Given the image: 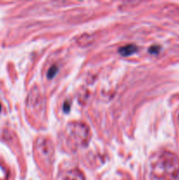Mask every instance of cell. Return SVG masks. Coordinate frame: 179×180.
Wrapping results in <instances>:
<instances>
[{"label": "cell", "instance_id": "7a4b0ae2", "mask_svg": "<svg viewBox=\"0 0 179 180\" xmlns=\"http://www.w3.org/2000/svg\"><path fill=\"white\" fill-rule=\"evenodd\" d=\"M65 137L70 149L77 150L89 142L90 138L89 127L82 122H71L66 127Z\"/></svg>", "mask_w": 179, "mask_h": 180}, {"label": "cell", "instance_id": "9c48e42d", "mask_svg": "<svg viewBox=\"0 0 179 180\" xmlns=\"http://www.w3.org/2000/svg\"><path fill=\"white\" fill-rule=\"evenodd\" d=\"M0 111H1V104H0Z\"/></svg>", "mask_w": 179, "mask_h": 180}, {"label": "cell", "instance_id": "ba28073f", "mask_svg": "<svg viewBox=\"0 0 179 180\" xmlns=\"http://www.w3.org/2000/svg\"><path fill=\"white\" fill-rule=\"evenodd\" d=\"M149 51H150L151 53H155V52H158V51H159V48H158V47H152V48H150Z\"/></svg>", "mask_w": 179, "mask_h": 180}, {"label": "cell", "instance_id": "6da1fadb", "mask_svg": "<svg viewBox=\"0 0 179 180\" xmlns=\"http://www.w3.org/2000/svg\"><path fill=\"white\" fill-rule=\"evenodd\" d=\"M151 174L157 180H174L179 174L177 156L165 151L155 156L151 162Z\"/></svg>", "mask_w": 179, "mask_h": 180}, {"label": "cell", "instance_id": "8992f818", "mask_svg": "<svg viewBox=\"0 0 179 180\" xmlns=\"http://www.w3.org/2000/svg\"><path fill=\"white\" fill-rule=\"evenodd\" d=\"M137 51V47L134 44H129V45L124 46L122 48H120L119 50V54L123 56H128V55H133Z\"/></svg>", "mask_w": 179, "mask_h": 180}, {"label": "cell", "instance_id": "52a82bcc", "mask_svg": "<svg viewBox=\"0 0 179 180\" xmlns=\"http://www.w3.org/2000/svg\"><path fill=\"white\" fill-rule=\"evenodd\" d=\"M57 70H58L57 66H52L49 69V70H48V78H53V77L55 76V74H56Z\"/></svg>", "mask_w": 179, "mask_h": 180}, {"label": "cell", "instance_id": "3957f363", "mask_svg": "<svg viewBox=\"0 0 179 180\" xmlns=\"http://www.w3.org/2000/svg\"><path fill=\"white\" fill-rule=\"evenodd\" d=\"M36 151L40 159L45 162H51L54 156V147L52 142L46 138H39L36 141Z\"/></svg>", "mask_w": 179, "mask_h": 180}, {"label": "cell", "instance_id": "277c9868", "mask_svg": "<svg viewBox=\"0 0 179 180\" xmlns=\"http://www.w3.org/2000/svg\"><path fill=\"white\" fill-rule=\"evenodd\" d=\"M28 105L32 106L34 111L39 110L42 105V98L38 90L34 89L31 91L28 98Z\"/></svg>", "mask_w": 179, "mask_h": 180}, {"label": "cell", "instance_id": "5b68a950", "mask_svg": "<svg viewBox=\"0 0 179 180\" xmlns=\"http://www.w3.org/2000/svg\"><path fill=\"white\" fill-rule=\"evenodd\" d=\"M60 180H85L84 174L77 169L70 170L63 173Z\"/></svg>", "mask_w": 179, "mask_h": 180}]
</instances>
